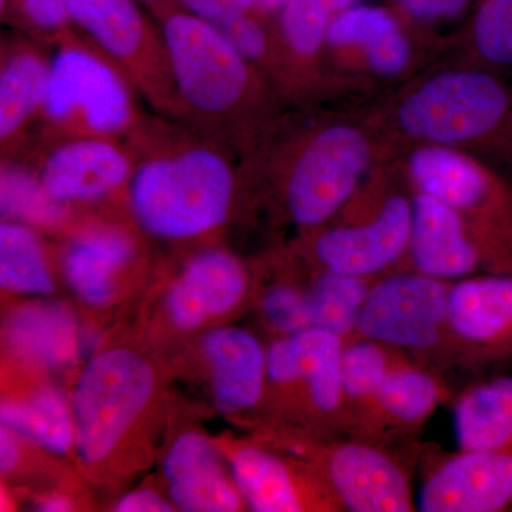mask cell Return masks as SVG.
Instances as JSON below:
<instances>
[{
  "mask_svg": "<svg viewBox=\"0 0 512 512\" xmlns=\"http://www.w3.org/2000/svg\"><path fill=\"white\" fill-rule=\"evenodd\" d=\"M144 130V128H143ZM141 130L133 140L136 164L127 184L134 220L151 237L188 239L227 221L235 192V174L222 147L210 140L154 146Z\"/></svg>",
  "mask_w": 512,
  "mask_h": 512,
  "instance_id": "obj_1",
  "label": "cell"
},
{
  "mask_svg": "<svg viewBox=\"0 0 512 512\" xmlns=\"http://www.w3.org/2000/svg\"><path fill=\"white\" fill-rule=\"evenodd\" d=\"M130 80L96 46L63 40L50 59L40 119L59 137L120 140L143 130Z\"/></svg>",
  "mask_w": 512,
  "mask_h": 512,
  "instance_id": "obj_2",
  "label": "cell"
},
{
  "mask_svg": "<svg viewBox=\"0 0 512 512\" xmlns=\"http://www.w3.org/2000/svg\"><path fill=\"white\" fill-rule=\"evenodd\" d=\"M451 284L414 271L375 281L353 338L402 350L430 370L471 369L451 326Z\"/></svg>",
  "mask_w": 512,
  "mask_h": 512,
  "instance_id": "obj_3",
  "label": "cell"
},
{
  "mask_svg": "<svg viewBox=\"0 0 512 512\" xmlns=\"http://www.w3.org/2000/svg\"><path fill=\"white\" fill-rule=\"evenodd\" d=\"M160 30L184 116L224 124L247 99L249 62L220 30L183 8H160Z\"/></svg>",
  "mask_w": 512,
  "mask_h": 512,
  "instance_id": "obj_4",
  "label": "cell"
},
{
  "mask_svg": "<svg viewBox=\"0 0 512 512\" xmlns=\"http://www.w3.org/2000/svg\"><path fill=\"white\" fill-rule=\"evenodd\" d=\"M320 431L316 440L293 439L286 450L328 484L346 511L412 512L410 471L383 441Z\"/></svg>",
  "mask_w": 512,
  "mask_h": 512,
  "instance_id": "obj_5",
  "label": "cell"
},
{
  "mask_svg": "<svg viewBox=\"0 0 512 512\" xmlns=\"http://www.w3.org/2000/svg\"><path fill=\"white\" fill-rule=\"evenodd\" d=\"M154 387L146 359L130 349L94 357L73 394L77 454L84 463L104 460L143 412Z\"/></svg>",
  "mask_w": 512,
  "mask_h": 512,
  "instance_id": "obj_6",
  "label": "cell"
},
{
  "mask_svg": "<svg viewBox=\"0 0 512 512\" xmlns=\"http://www.w3.org/2000/svg\"><path fill=\"white\" fill-rule=\"evenodd\" d=\"M138 2L69 0L70 19L153 107L170 116H184L161 30L154 29Z\"/></svg>",
  "mask_w": 512,
  "mask_h": 512,
  "instance_id": "obj_7",
  "label": "cell"
},
{
  "mask_svg": "<svg viewBox=\"0 0 512 512\" xmlns=\"http://www.w3.org/2000/svg\"><path fill=\"white\" fill-rule=\"evenodd\" d=\"M399 121L410 136L461 143L500 134L512 126V101L503 84L490 74H441L404 100Z\"/></svg>",
  "mask_w": 512,
  "mask_h": 512,
  "instance_id": "obj_8",
  "label": "cell"
},
{
  "mask_svg": "<svg viewBox=\"0 0 512 512\" xmlns=\"http://www.w3.org/2000/svg\"><path fill=\"white\" fill-rule=\"evenodd\" d=\"M346 340L306 329L274 340L266 349V383L282 404L318 421L320 430L343 434L340 360Z\"/></svg>",
  "mask_w": 512,
  "mask_h": 512,
  "instance_id": "obj_9",
  "label": "cell"
},
{
  "mask_svg": "<svg viewBox=\"0 0 512 512\" xmlns=\"http://www.w3.org/2000/svg\"><path fill=\"white\" fill-rule=\"evenodd\" d=\"M369 163V146L360 131L333 126L306 144L286 183L293 221L319 227L348 202Z\"/></svg>",
  "mask_w": 512,
  "mask_h": 512,
  "instance_id": "obj_10",
  "label": "cell"
},
{
  "mask_svg": "<svg viewBox=\"0 0 512 512\" xmlns=\"http://www.w3.org/2000/svg\"><path fill=\"white\" fill-rule=\"evenodd\" d=\"M136 164L133 148L104 137L63 138L43 158L37 178L60 202L96 201L130 181Z\"/></svg>",
  "mask_w": 512,
  "mask_h": 512,
  "instance_id": "obj_11",
  "label": "cell"
},
{
  "mask_svg": "<svg viewBox=\"0 0 512 512\" xmlns=\"http://www.w3.org/2000/svg\"><path fill=\"white\" fill-rule=\"evenodd\" d=\"M423 512H512V450L461 451L421 485Z\"/></svg>",
  "mask_w": 512,
  "mask_h": 512,
  "instance_id": "obj_12",
  "label": "cell"
},
{
  "mask_svg": "<svg viewBox=\"0 0 512 512\" xmlns=\"http://www.w3.org/2000/svg\"><path fill=\"white\" fill-rule=\"evenodd\" d=\"M412 202L394 195L370 220L328 229L315 242L322 271L370 278L399 262L409 247Z\"/></svg>",
  "mask_w": 512,
  "mask_h": 512,
  "instance_id": "obj_13",
  "label": "cell"
},
{
  "mask_svg": "<svg viewBox=\"0 0 512 512\" xmlns=\"http://www.w3.org/2000/svg\"><path fill=\"white\" fill-rule=\"evenodd\" d=\"M406 254L414 272L441 281H461L480 269L493 274L487 252L460 212L420 191L412 201V227Z\"/></svg>",
  "mask_w": 512,
  "mask_h": 512,
  "instance_id": "obj_14",
  "label": "cell"
},
{
  "mask_svg": "<svg viewBox=\"0 0 512 512\" xmlns=\"http://www.w3.org/2000/svg\"><path fill=\"white\" fill-rule=\"evenodd\" d=\"M231 476L251 511H346L312 467L301 473L264 447L238 448L232 456Z\"/></svg>",
  "mask_w": 512,
  "mask_h": 512,
  "instance_id": "obj_15",
  "label": "cell"
},
{
  "mask_svg": "<svg viewBox=\"0 0 512 512\" xmlns=\"http://www.w3.org/2000/svg\"><path fill=\"white\" fill-rule=\"evenodd\" d=\"M450 316L471 369L512 359V275L453 282Z\"/></svg>",
  "mask_w": 512,
  "mask_h": 512,
  "instance_id": "obj_16",
  "label": "cell"
},
{
  "mask_svg": "<svg viewBox=\"0 0 512 512\" xmlns=\"http://www.w3.org/2000/svg\"><path fill=\"white\" fill-rule=\"evenodd\" d=\"M247 288V274L238 259L221 249H208L192 258L171 286L167 312L177 328H198L237 308Z\"/></svg>",
  "mask_w": 512,
  "mask_h": 512,
  "instance_id": "obj_17",
  "label": "cell"
},
{
  "mask_svg": "<svg viewBox=\"0 0 512 512\" xmlns=\"http://www.w3.org/2000/svg\"><path fill=\"white\" fill-rule=\"evenodd\" d=\"M164 476L180 511L234 512L244 504L214 446L200 433L188 431L174 441L165 456Z\"/></svg>",
  "mask_w": 512,
  "mask_h": 512,
  "instance_id": "obj_18",
  "label": "cell"
},
{
  "mask_svg": "<svg viewBox=\"0 0 512 512\" xmlns=\"http://www.w3.org/2000/svg\"><path fill=\"white\" fill-rule=\"evenodd\" d=\"M212 392L221 412L254 409L266 387V350L255 336L237 328L215 329L204 339Z\"/></svg>",
  "mask_w": 512,
  "mask_h": 512,
  "instance_id": "obj_19",
  "label": "cell"
},
{
  "mask_svg": "<svg viewBox=\"0 0 512 512\" xmlns=\"http://www.w3.org/2000/svg\"><path fill=\"white\" fill-rule=\"evenodd\" d=\"M413 360L402 350L377 340H346L340 360L343 393V434L380 440L377 431V400L384 380L397 367Z\"/></svg>",
  "mask_w": 512,
  "mask_h": 512,
  "instance_id": "obj_20",
  "label": "cell"
},
{
  "mask_svg": "<svg viewBox=\"0 0 512 512\" xmlns=\"http://www.w3.org/2000/svg\"><path fill=\"white\" fill-rule=\"evenodd\" d=\"M134 255L131 238L119 229L101 228L70 242L63 254V274L87 305L100 306L113 295L114 278Z\"/></svg>",
  "mask_w": 512,
  "mask_h": 512,
  "instance_id": "obj_21",
  "label": "cell"
},
{
  "mask_svg": "<svg viewBox=\"0 0 512 512\" xmlns=\"http://www.w3.org/2000/svg\"><path fill=\"white\" fill-rule=\"evenodd\" d=\"M5 342L13 355L32 365L64 366L76 353V320L59 303H30L6 320Z\"/></svg>",
  "mask_w": 512,
  "mask_h": 512,
  "instance_id": "obj_22",
  "label": "cell"
},
{
  "mask_svg": "<svg viewBox=\"0 0 512 512\" xmlns=\"http://www.w3.org/2000/svg\"><path fill=\"white\" fill-rule=\"evenodd\" d=\"M453 421L461 451L512 450V375L464 390L454 402Z\"/></svg>",
  "mask_w": 512,
  "mask_h": 512,
  "instance_id": "obj_23",
  "label": "cell"
},
{
  "mask_svg": "<svg viewBox=\"0 0 512 512\" xmlns=\"http://www.w3.org/2000/svg\"><path fill=\"white\" fill-rule=\"evenodd\" d=\"M447 396L446 386L433 370L414 360L397 367L384 380L377 400L380 440L392 434L417 433Z\"/></svg>",
  "mask_w": 512,
  "mask_h": 512,
  "instance_id": "obj_24",
  "label": "cell"
},
{
  "mask_svg": "<svg viewBox=\"0 0 512 512\" xmlns=\"http://www.w3.org/2000/svg\"><path fill=\"white\" fill-rule=\"evenodd\" d=\"M50 60L35 47L18 43L3 50L0 69V140L2 150L39 116L49 86Z\"/></svg>",
  "mask_w": 512,
  "mask_h": 512,
  "instance_id": "obj_25",
  "label": "cell"
},
{
  "mask_svg": "<svg viewBox=\"0 0 512 512\" xmlns=\"http://www.w3.org/2000/svg\"><path fill=\"white\" fill-rule=\"evenodd\" d=\"M414 183L463 214L480 201L491 177L470 158L443 147L420 148L410 161Z\"/></svg>",
  "mask_w": 512,
  "mask_h": 512,
  "instance_id": "obj_26",
  "label": "cell"
},
{
  "mask_svg": "<svg viewBox=\"0 0 512 512\" xmlns=\"http://www.w3.org/2000/svg\"><path fill=\"white\" fill-rule=\"evenodd\" d=\"M2 426L50 453L66 454L76 443V426L62 394L42 389L22 402H3Z\"/></svg>",
  "mask_w": 512,
  "mask_h": 512,
  "instance_id": "obj_27",
  "label": "cell"
},
{
  "mask_svg": "<svg viewBox=\"0 0 512 512\" xmlns=\"http://www.w3.org/2000/svg\"><path fill=\"white\" fill-rule=\"evenodd\" d=\"M373 284L370 278L320 272L308 288L312 328L352 339Z\"/></svg>",
  "mask_w": 512,
  "mask_h": 512,
  "instance_id": "obj_28",
  "label": "cell"
},
{
  "mask_svg": "<svg viewBox=\"0 0 512 512\" xmlns=\"http://www.w3.org/2000/svg\"><path fill=\"white\" fill-rule=\"evenodd\" d=\"M0 285L6 291L28 295L53 291L40 239L23 222L3 220L0 225Z\"/></svg>",
  "mask_w": 512,
  "mask_h": 512,
  "instance_id": "obj_29",
  "label": "cell"
},
{
  "mask_svg": "<svg viewBox=\"0 0 512 512\" xmlns=\"http://www.w3.org/2000/svg\"><path fill=\"white\" fill-rule=\"evenodd\" d=\"M2 215L23 224L55 225L63 220V204L53 200L37 175L18 168H3Z\"/></svg>",
  "mask_w": 512,
  "mask_h": 512,
  "instance_id": "obj_30",
  "label": "cell"
},
{
  "mask_svg": "<svg viewBox=\"0 0 512 512\" xmlns=\"http://www.w3.org/2000/svg\"><path fill=\"white\" fill-rule=\"evenodd\" d=\"M282 32L298 55H315L328 36L332 16L319 0H286L281 8Z\"/></svg>",
  "mask_w": 512,
  "mask_h": 512,
  "instance_id": "obj_31",
  "label": "cell"
},
{
  "mask_svg": "<svg viewBox=\"0 0 512 512\" xmlns=\"http://www.w3.org/2000/svg\"><path fill=\"white\" fill-rule=\"evenodd\" d=\"M478 52L495 64H512V0H483L474 19Z\"/></svg>",
  "mask_w": 512,
  "mask_h": 512,
  "instance_id": "obj_32",
  "label": "cell"
},
{
  "mask_svg": "<svg viewBox=\"0 0 512 512\" xmlns=\"http://www.w3.org/2000/svg\"><path fill=\"white\" fill-rule=\"evenodd\" d=\"M399 28L387 10L355 5L330 20L326 40L333 46H370L386 33Z\"/></svg>",
  "mask_w": 512,
  "mask_h": 512,
  "instance_id": "obj_33",
  "label": "cell"
},
{
  "mask_svg": "<svg viewBox=\"0 0 512 512\" xmlns=\"http://www.w3.org/2000/svg\"><path fill=\"white\" fill-rule=\"evenodd\" d=\"M262 316L266 325L282 336L312 329L308 288L296 285H275L265 293Z\"/></svg>",
  "mask_w": 512,
  "mask_h": 512,
  "instance_id": "obj_34",
  "label": "cell"
},
{
  "mask_svg": "<svg viewBox=\"0 0 512 512\" xmlns=\"http://www.w3.org/2000/svg\"><path fill=\"white\" fill-rule=\"evenodd\" d=\"M20 18L43 35H64L72 25L69 0H13Z\"/></svg>",
  "mask_w": 512,
  "mask_h": 512,
  "instance_id": "obj_35",
  "label": "cell"
},
{
  "mask_svg": "<svg viewBox=\"0 0 512 512\" xmlns=\"http://www.w3.org/2000/svg\"><path fill=\"white\" fill-rule=\"evenodd\" d=\"M217 29L249 63L262 59L268 50V36L254 12L235 16Z\"/></svg>",
  "mask_w": 512,
  "mask_h": 512,
  "instance_id": "obj_36",
  "label": "cell"
},
{
  "mask_svg": "<svg viewBox=\"0 0 512 512\" xmlns=\"http://www.w3.org/2000/svg\"><path fill=\"white\" fill-rule=\"evenodd\" d=\"M367 60L375 72L393 76L402 72L409 62L410 45L399 28L386 33L375 43L366 47Z\"/></svg>",
  "mask_w": 512,
  "mask_h": 512,
  "instance_id": "obj_37",
  "label": "cell"
},
{
  "mask_svg": "<svg viewBox=\"0 0 512 512\" xmlns=\"http://www.w3.org/2000/svg\"><path fill=\"white\" fill-rule=\"evenodd\" d=\"M180 8L210 23L214 28L245 12H255V0H174Z\"/></svg>",
  "mask_w": 512,
  "mask_h": 512,
  "instance_id": "obj_38",
  "label": "cell"
},
{
  "mask_svg": "<svg viewBox=\"0 0 512 512\" xmlns=\"http://www.w3.org/2000/svg\"><path fill=\"white\" fill-rule=\"evenodd\" d=\"M399 3L413 18L434 22L460 15L468 0H399Z\"/></svg>",
  "mask_w": 512,
  "mask_h": 512,
  "instance_id": "obj_39",
  "label": "cell"
},
{
  "mask_svg": "<svg viewBox=\"0 0 512 512\" xmlns=\"http://www.w3.org/2000/svg\"><path fill=\"white\" fill-rule=\"evenodd\" d=\"M114 510L117 512H171L174 508L160 494L151 490H138L124 495Z\"/></svg>",
  "mask_w": 512,
  "mask_h": 512,
  "instance_id": "obj_40",
  "label": "cell"
},
{
  "mask_svg": "<svg viewBox=\"0 0 512 512\" xmlns=\"http://www.w3.org/2000/svg\"><path fill=\"white\" fill-rule=\"evenodd\" d=\"M16 434L8 427L2 426L0 430V470L3 474L12 473L18 466L19 450L15 439Z\"/></svg>",
  "mask_w": 512,
  "mask_h": 512,
  "instance_id": "obj_41",
  "label": "cell"
},
{
  "mask_svg": "<svg viewBox=\"0 0 512 512\" xmlns=\"http://www.w3.org/2000/svg\"><path fill=\"white\" fill-rule=\"evenodd\" d=\"M37 510L43 512H66L72 511V504L63 495H52V497L46 498L45 501L39 504Z\"/></svg>",
  "mask_w": 512,
  "mask_h": 512,
  "instance_id": "obj_42",
  "label": "cell"
},
{
  "mask_svg": "<svg viewBox=\"0 0 512 512\" xmlns=\"http://www.w3.org/2000/svg\"><path fill=\"white\" fill-rule=\"evenodd\" d=\"M322 3L323 8L328 10L330 16L338 15V13L343 12V10L352 8L355 6L359 0H319Z\"/></svg>",
  "mask_w": 512,
  "mask_h": 512,
  "instance_id": "obj_43",
  "label": "cell"
},
{
  "mask_svg": "<svg viewBox=\"0 0 512 512\" xmlns=\"http://www.w3.org/2000/svg\"><path fill=\"white\" fill-rule=\"evenodd\" d=\"M286 0H255V8L259 12H274L281 9Z\"/></svg>",
  "mask_w": 512,
  "mask_h": 512,
  "instance_id": "obj_44",
  "label": "cell"
},
{
  "mask_svg": "<svg viewBox=\"0 0 512 512\" xmlns=\"http://www.w3.org/2000/svg\"><path fill=\"white\" fill-rule=\"evenodd\" d=\"M140 2L151 3V5L164 6V0H140Z\"/></svg>",
  "mask_w": 512,
  "mask_h": 512,
  "instance_id": "obj_45",
  "label": "cell"
}]
</instances>
